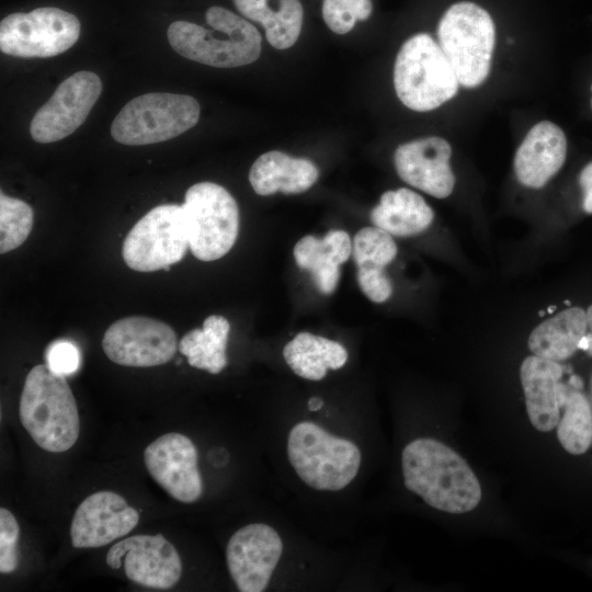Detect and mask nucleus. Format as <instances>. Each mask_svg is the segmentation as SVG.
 <instances>
[{
  "label": "nucleus",
  "mask_w": 592,
  "mask_h": 592,
  "mask_svg": "<svg viewBox=\"0 0 592 592\" xmlns=\"http://www.w3.org/2000/svg\"><path fill=\"white\" fill-rule=\"evenodd\" d=\"M46 362V365L53 372L67 376L78 369L80 364V353L72 342L58 340L48 346Z\"/></svg>",
  "instance_id": "obj_32"
},
{
  "label": "nucleus",
  "mask_w": 592,
  "mask_h": 592,
  "mask_svg": "<svg viewBox=\"0 0 592 592\" xmlns=\"http://www.w3.org/2000/svg\"><path fill=\"white\" fill-rule=\"evenodd\" d=\"M307 405L309 411H318L322 408L323 401L319 397H311Z\"/></svg>",
  "instance_id": "obj_36"
},
{
  "label": "nucleus",
  "mask_w": 592,
  "mask_h": 592,
  "mask_svg": "<svg viewBox=\"0 0 592 592\" xmlns=\"http://www.w3.org/2000/svg\"><path fill=\"white\" fill-rule=\"evenodd\" d=\"M560 407L563 413L557 424L561 446L570 454L585 453L592 444V409L585 396L561 383Z\"/></svg>",
  "instance_id": "obj_26"
},
{
  "label": "nucleus",
  "mask_w": 592,
  "mask_h": 592,
  "mask_svg": "<svg viewBox=\"0 0 592 592\" xmlns=\"http://www.w3.org/2000/svg\"><path fill=\"white\" fill-rule=\"evenodd\" d=\"M205 19L213 30L187 21L171 23L168 39L178 54L218 68L244 66L259 58L261 35L250 22L216 5L206 11Z\"/></svg>",
  "instance_id": "obj_3"
},
{
  "label": "nucleus",
  "mask_w": 592,
  "mask_h": 592,
  "mask_svg": "<svg viewBox=\"0 0 592 592\" xmlns=\"http://www.w3.org/2000/svg\"><path fill=\"white\" fill-rule=\"evenodd\" d=\"M437 36L459 84L480 86L489 75L496 43L489 13L476 3L457 2L442 16Z\"/></svg>",
  "instance_id": "obj_6"
},
{
  "label": "nucleus",
  "mask_w": 592,
  "mask_h": 592,
  "mask_svg": "<svg viewBox=\"0 0 592 592\" xmlns=\"http://www.w3.org/2000/svg\"><path fill=\"white\" fill-rule=\"evenodd\" d=\"M230 330L229 321L219 315L208 316L202 329H193L179 342V351L195 368L210 374L220 373L227 365L226 344Z\"/></svg>",
  "instance_id": "obj_25"
},
{
  "label": "nucleus",
  "mask_w": 592,
  "mask_h": 592,
  "mask_svg": "<svg viewBox=\"0 0 592 592\" xmlns=\"http://www.w3.org/2000/svg\"><path fill=\"white\" fill-rule=\"evenodd\" d=\"M369 219L391 236L410 237L428 229L434 213L422 196L401 187L385 192L372 209Z\"/></svg>",
  "instance_id": "obj_22"
},
{
  "label": "nucleus",
  "mask_w": 592,
  "mask_h": 592,
  "mask_svg": "<svg viewBox=\"0 0 592 592\" xmlns=\"http://www.w3.org/2000/svg\"><path fill=\"white\" fill-rule=\"evenodd\" d=\"M33 226L32 207L18 198L0 193V252L19 248Z\"/></svg>",
  "instance_id": "obj_28"
},
{
  "label": "nucleus",
  "mask_w": 592,
  "mask_h": 592,
  "mask_svg": "<svg viewBox=\"0 0 592 592\" xmlns=\"http://www.w3.org/2000/svg\"><path fill=\"white\" fill-rule=\"evenodd\" d=\"M282 551V539L270 525L253 523L236 531L227 544L226 560L237 589L264 591Z\"/></svg>",
  "instance_id": "obj_14"
},
{
  "label": "nucleus",
  "mask_w": 592,
  "mask_h": 592,
  "mask_svg": "<svg viewBox=\"0 0 592 592\" xmlns=\"http://www.w3.org/2000/svg\"><path fill=\"white\" fill-rule=\"evenodd\" d=\"M401 467L408 490L443 512L463 514L481 500V487L467 462L444 443L429 437L410 442Z\"/></svg>",
  "instance_id": "obj_1"
},
{
  "label": "nucleus",
  "mask_w": 592,
  "mask_h": 592,
  "mask_svg": "<svg viewBox=\"0 0 592 592\" xmlns=\"http://www.w3.org/2000/svg\"><path fill=\"white\" fill-rule=\"evenodd\" d=\"M144 462L150 476L173 499L193 503L202 496L197 451L187 436L177 432L159 436L146 447Z\"/></svg>",
  "instance_id": "obj_15"
},
{
  "label": "nucleus",
  "mask_w": 592,
  "mask_h": 592,
  "mask_svg": "<svg viewBox=\"0 0 592 592\" xmlns=\"http://www.w3.org/2000/svg\"><path fill=\"white\" fill-rule=\"evenodd\" d=\"M587 312V322L590 332L592 333V305L588 308Z\"/></svg>",
  "instance_id": "obj_37"
},
{
  "label": "nucleus",
  "mask_w": 592,
  "mask_h": 592,
  "mask_svg": "<svg viewBox=\"0 0 592 592\" xmlns=\"http://www.w3.org/2000/svg\"><path fill=\"white\" fill-rule=\"evenodd\" d=\"M20 526L14 515L4 508L0 509V571L10 573L18 566L16 544Z\"/></svg>",
  "instance_id": "obj_31"
},
{
  "label": "nucleus",
  "mask_w": 592,
  "mask_h": 592,
  "mask_svg": "<svg viewBox=\"0 0 592 592\" xmlns=\"http://www.w3.org/2000/svg\"><path fill=\"white\" fill-rule=\"evenodd\" d=\"M124 557L126 577L147 588H172L182 574V562L175 547L161 534L135 535L114 544L106 563L119 569Z\"/></svg>",
  "instance_id": "obj_13"
},
{
  "label": "nucleus",
  "mask_w": 592,
  "mask_h": 592,
  "mask_svg": "<svg viewBox=\"0 0 592 592\" xmlns=\"http://www.w3.org/2000/svg\"><path fill=\"white\" fill-rule=\"evenodd\" d=\"M139 514L125 499L113 491H98L77 508L70 527L72 546L95 548L128 534L138 523Z\"/></svg>",
  "instance_id": "obj_16"
},
{
  "label": "nucleus",
  "mask_w": 592,
  "mask_h": 592,
  "mask_svg": "<svg viewBox=\"0 0 592 592\" xmlns=\"http://www.w3.org/2000/svg\"><path fill=\"white\" fill-rule=\"evenodd\" d=\"M200 118V104L190 95L152 92L124 105L111 126L119 144L140 146L164 141L192 128Z\"/></svg>",
  "instance_id": "obj_7"
},
{
  "label": "nucleus",
  "mask_w": 592,
  "mask_h": 592,
  "mask_svg": "<svg viewBox=\"0 0 592 592\" xmlns=\"http://www.w3.org/2000/svg\"><path fill=\"white\" fill-rule=\"evenodd\" d=\"M105 355L114 363L132 367L166 364L179 349L174 330L163 321L132 316L112 323L102 339Z\"/></svg>",
  "instance_id": "obj_11"
},
{
  "label": "nucleus",
  "mask_w": 592,
  "mask_h": 592,
  "mask_svg": "<svg viewBox=\"0 0 592 592\" xmlns=\"http://www.w3.org/2000/svg\"><path fill=\"white\" fill-rule=\"evenodd\" d=\"M587 331V312L582 308L570 307L534 328L527 345L534 355L560 362L579 349Z\"/></svg>",
  "instance_id": "obj_23"
},
{
  "label": "nucleus",
  "mask_w": 592,
  "mask_h": 592,
  "mask_svg": "<svg viewBox=\"0 0 592 592\" xmlns=\"http://www.w3.org/2000/svg\"><path fill=\"white\" fill-rule=\"evenodd\" d=\"M190 248L184 205H159L143 216L127 234L122 249L125 263L138 272L169 270Z\"/></svg>",
  "instance_id": "obj_8"
},
{
  "label": "nucleus",
  "mask_w": 592,
  "mask_h": 592,
  "mask_svg": "<svg viewBox=\"0 0 592 592\" xmlns=\"http://www.w3.org/2000/svg\"><path fill=\"white\" fill-rule=\"evenodd\" d=\"M287 456L298 477L316 490L338 491L356 476L361 452L351 441L334 436L312 422L289 432Z\"/></svg>",
  "instance_id": "obj_5"
},
{
  "label": "nucleus",
  "mask_w": 592,
  "mask_h": 592,
  "mask_svg": "<svg viewBox=\"0 0 592 592\" xmlns=\"http://www.w3.org/2000/svg\"><path fill=\"white\" fill-rule=\"evenodd\" d=\"M19 414L33 441L47 452H66L78 440L80 419L72 391L65 376L47 365H36L29 372Z\"/></svg>",
  "instance_id": "obj_2"
},
{
  "label": "nucleus",
  "mask_w": 592,
  "mask_h": 592,
  "mask_svg": "<svg viewBox=\"0 0 592 592\" xmlns=\"http://www.w3.org/2000/svg\"><path fill=\"white\" fill-rule=\"evenodd\" d=\"M373 10L371 0H323L322 18L337 34L350 32L357 20H366Z\"/></svg>",
  "instance_id": "obj_30"
},
{
  "label": "nucleus",
  "mask_w": 592,
  "mask_h": 592,
  "mask_svg": "<svg viewBox=\"0 0 592 592\" xmlns=\"http://www.w3.org/2000/svg\"><path fill=\"white\" fill-rule=\"evenodd\" d=\"M80 30L78 18L58 8L12 13L0 23V49L14 57H53L68 50Z\"/></svg>",
  "instance_id": "obj_10"
},
{
  "label": "nucleus",
  "mask_w": 592,
  "mask_h": 592,
  "mask_svg": "<svg viewBox=\"0 0 592 592\" xmlns=\"http://www.w3.org/2000/svg\"><path fill=\"white\" fill-rule=\"evenodd\" d=\"M579 184L582 190L583 210L592 214V161L581 170Z\"/></svg>",
  "instance_id": "obj_35"
},
{
  "label": "nucleus",
  "mask_w": 592,
  "mask_h": 592,
  "mask_svg": "<svg viewBox=\"0 0 592 592\" xmlns=\"http://www.w3.org/2000/svg\"><path fill=\"white\" fill-rule=\"evenodd\" d=\"M458 84L443 49L429 34H415L403 43L395 61L394 86L407 107L432 111L455 96Z\"/></svg>",
  "instance_id": "obj_4"
},
{
  "label": "nucleus",
  "mask_w": 592,
  "mask_h": 592,
  "mask_svg": "<svg viewBox=\"0 0 592 592\" xmlns=\"http://www.w3.org/2000/svg\"><path fill=\"white\" fill-rule=\"evenodd\" d=\"M357 283L363 294L374 303H384L392 294V284L384 270L357 269Z\"/></svg>",
  "instance_id": "obj_33"
},
{
  "label": "nucleus",
  "mask_w": 592,
  "mask_h": 592,
  "mask_svg": "<svg viewBox=\"0 0 592 592\" xmlns=\"http://www.w3.org/2000/svg\"><path fill=\"white\" fill-rule=\"evenodd\" d=\"M352 253L350 236L343 230H330L318 239L307 235L294 247V258L299 269L308 271L317 289L332 294L339 283L340 265Z\"/></svg>",
  "instance_id": "obj_20"
},
{
  "label": "nucleus",
  "mask_w": 592,
  "mask_h": 592,
  "mask_svg": "<svg viewBox=\"0 0 592 592\" xmlns=\"http://www.w3.org/2000/svg\"><path fill=\"white\" fill-rule=\"evenodd\" d=\"M563 367L557 361L531 355L520 368L525 406L532 425L540 432L554 430L560 419V387Z\"/></svg>",
  "instance_id": "obj_19"
},
{
  "label": "nucleus",
  "mask_w": 592,
  "mask_h": 592,
  "mask_svg": "<svg viewBox=\"0 0 592 592\" xmlns=\"http://www.w3.org/2000/svg\"><path fill=\"white\" fill-rule=\"evenodd\" d=\"M283 356L296 375L309 380H321L328 369H339L348 361L342 344L309 332H299L291 340Z\"/></svg>",
  "instance_id": "obj_24"
},
{
  "label": "nucleus",
  "mask_w": 592,
  "mask_h": 592,
  "mask_svg": "<svg viewBox=\"0 0 592 592\" xmlns=\"http://www.w3.org/2000/svg\"><path fill=\"white\" fill-rule=\"evenodd\" d=\"M190 228V250L201 261H215L234 247L239 231L236 200L221 185L200 182L183 203Z\"/></svg>",
  "instance_id": "obj_9"
},
{
  "label": "nucleus",
  "mask_w": 592,
  "mask_h": 592,
  "mask_svg": "<svg viewBox=\"0 0 592 592\" xmlns=\"http://www.w3.org/2000/svg\"><path fill=\"white\" fill-rule=\"evenodd\" d=\"M102 91L98 75L79 71L64 80L52 98L35 113L30 133L41 144L58 141L86 121Z\"/></svg>",
  "instance_id": "obj_12"
},
{
  "label": "nucleus",
  "mask_w": 592,
  "mask_h": 592,
  "mask_svg": "<svg viewBox=\"0 0 592 592\" xmlns=\"http://www.w3.org/2000/svg\"><path fill=\"white\" fill-rule=\"evenodd\" d=\"M318 175V168L312 161L272 150L253 162L249 181L254 192L262 196L276 192L298 194L310 189Z\"/></svg>",
  "instance_id": "obj_21"
},
{
  "label": "nucleus",
  "mask_w": 592,
  "mask_h": 592,
  "mask_svg": "<svg viewBox=\"0 0 592 592\" xmlns=\"http://www.w3.org/2000/svg\"><path fill=\"white\" fill-rule=\"evenodd\" d=\"M352 255L357 269L384 270L396 258L397 246L382 228L365 227L354 236Z\"/></svg>",
  "instance_id": "obj_27"
},
{
  "label": "nucleus",
  "mask_w": 592,
  "mask_h": 592,
  "mask_svg": "<svg viewBox=\"0 0 592 592\" xmlns=\"http://www.w3.org/2000/svg\"><path fill=\"white\" fill-rule=\"evenodd\" d=\"M234 3L243 16L261 25L265 24L274 13L267 0H234Z\"/></svg>",
  "instance_id": "obj_34"
},
{
  "label": "nucleus",
  "mask_w": 592,
  "mask_h": 592,
  "mask_svg": "<svg viewBox=\"0 0 592 592\" xmlns=\"http://www.w3.org/2000/svg\"><path fill=\"white\" fill-rule=\"evenodd\" d=\"M304 11L299 0H280L278 10L274 11L262 26L267 42L277 49L293 46L301 31Z\"/></svg>",
  "instance_id": "obj_29"
},
{
  "label": "nucleus",
  "mask_w": 592,
  "mask_h": 592,
  "mask_svg": "<svg viewBox=\"0 0 592 592\" xmlns=\"http://www.w3.org/2000/svg\"><path fill=\"white\" fill-rule=\"evenodd\" d=\"M451 156L448 141L430 136L400 145L394 153V163L406 183L436 198H445L455 185Z\"/></svg>",
  "instance_id": "obj_17"
},
{
  "label": "nucleus",
  "mask_w": 592,
  "mask_h": 592,
  "mask_svg": "<svg viewBox=\"0 0 592 592\" xmlns=\"http://www.w3.org/2000/svg\"><path fill=\"white\" fill-rule=\"evenodd\" d=\"M591 91H592V86H591ZM591 107H592V98H591Z\"/></svg>",
  "instance_id": "obj_38"
},
{
  "label": "nucleus",
  "mask_w": 592,
  "mask_h": 592,
  "mask_svg": "<svg viewBox=\"0 0 592 592\" xmlns=\"http://www.w3.org/2000/svg\"><path fill=\"white\" fill-rule=\"evenodd\" d=\"M567 148L566 135L558 125L549 121L534 125L514 156L519 182L533 189L544 186L563 166Z\"/></svg>",
  "instance_id": "obj_18"
}]
</instances>
